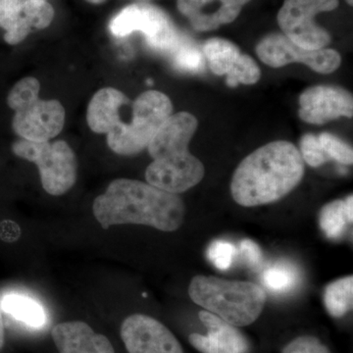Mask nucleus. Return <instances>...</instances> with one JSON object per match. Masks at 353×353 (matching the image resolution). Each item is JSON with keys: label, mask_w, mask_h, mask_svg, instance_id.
I'll list each match as a JSON object with an SVG mask.
<instances>
[{"label": "nucleus", "mask_w": 353, "mask_h": 353, "mask_svg": "<svg viewBox=\"0 0 353 353\" xmlns=\"http://www.w3.org/2000/svg\"><path fill=\"white\" fill-rule=\"evenodd\" d=\"M92 211L103 229L136 224L174 232L182 226L185 208L178 194L141 181L117 179L94 199Z\"/></svg>", "instance_id": "obj_1"}, {"label": "nucleus", "mask_w": 353, "mask_h": 353, "mask_svg": "<svg viewBox=\"0 0 353 353\" xmlns=\"http://www.w3.org/2000/svg\"><path fill=\"white\" fill-rule=\"evenodd\" d=\"M304 171V161L296 146L287 141H272L239 164L232 178V196L245 208L273 203L299 185Z\"/></svg>", "instance_id": "obj_2"}, {"label": "nucleus", "mask_w": 353, "mask_h": 353, "mask_svg": "<svg viewBox=\"0 0 353 353\" xmlns=\"http://www.w3.org/2000/svg\"><path fill=\"white\" fill-rule=\"evenodd\" d=\"M197 127L199 121L189 112L174 114L165 121L148 146L153 159L145 171L150 185L178 194L201 182L205 168L189 150Z\"/></svg>", "instance_id": "obj_3"}, {"label": "nucleus", "mask_w": 353, "mask_h": 353, "mask_svg": "<svg viewBox=\"0 0 353 353\" xmlns=\"http://www.w3.org/2000/svg\"><path fill=\"white\" fill-rule=\"evenodd\" d=\"M192 301L234 327L253 324L263 311L266 294L252 282L196 276L190 282Z\"/></svg>", "instance_id": "obj_4"}, {"label": "nucleus", "mask_w": 353, "mask_h": 353, "mask_svg": "<svg viewBox=\"0 0 353 353\" xmlns=\"http://www.w3.org/2000/svg\"><path fill=\"white\" fill-rule=\"evenodd\" d=\"M173 104L166 94L157 90L143 92L132 105L131 123L122 121L108 134V143L112 152L131 157L148 148L158 130L168 119Z\"/></svg>", "instance_id": "obj_5"}, {"label": "nucleus", "mask_w": 353, "mask_h": 353, "mask_svg": "<svg viewBox=\"0 0 353 353\" xmlns=\"http://www.w3.org/2000/svg\"><path fill=\"white\" fill-rule=\"evenodd\" d=\"M12 150L18 157L37 164L41 185L51 196H62L75 185L78 161L66 141L38 143L21 139L13 143Z\"/></svg>", "instance_id": "obj_6"}, {"label": "nucleus", "mask_w": 353, "mask_h": 353, "mask_svg": "<svg viewBox=\"0 0 353 353\" xmlns=\"http://www.w3.org/2000/svg\"><path fill=\"white\" fill-rule=\"evenodd\" d=\"M339 0H285L278 13V24L292 43L306 50H320L331 43L328 32L319 27L315 17L338 8Z\"/></svg>", "instance_id": "obj_7"}, {"label": "nucleus", "mask_w": 353, "mask_h": 353, "mask_svg": "<svg viewBox=\"0 0 353 353\" xmlns=\"http://www.w3.org/2000/svg\"><path fill=\"white\" fill-rule=\"evenodd\" d=\"M110 31L119 38L143 32L148 46L158 51H171L180 41L170 17L159 7L148 3L125 7L111 21Z\"/></svg>", "instance_id": "obj_8"}, {"label": "nucleus", "mask_w": 353, "mask_h": 353, "mask_svg": "<svg viewBox=\"0 0 353 353\" xmlns=\"http://www.w3.org/2000/svg\"><path fill=\"white\" fill-rule=\"evenodd\" d=\"M257 57L272 68H281L292 63L306 65L320 74H331L341 66V57L331 48L306 50L292 43L284 34H267L255 48Z\"/></svg>", "instance_id": "obj_9"}, {"label": "nucleus", "mask_w": 353, "mask_h": 353, "mask_svg": "<svg viewBox=\"0 0 353 353\" xmlns=\"http://www.w3.org/2000/svg\"><path fill=\"white\" fill-rule=\"evenodd\" d=\"M48 0H0V28L11 46L22 43L32 30L48 28L54 18Z\"/></svg>", "instance_id": "obj_10"}, {"label": "nucleus", "mask_w": 353, "mask_h": 353, "mask_svg": "<svg viewBox=\"0 0 353 353\" xmlns=\"http://www.w3.org/2000/svg\"><path fill=\"white\" fill-rule=\"evenodd\" d=\"M121 338L129 353H185L175 334L148 315L127 317L121 326Z\"/></svg>", "instance_id": "obj_11"}, {"label": "nucleus", "mask_w": 353, "mask_h": 353, "mask_svg": "<svg viewBox=\"0 0 353 353\" xmlns=\"http://www.w3.org/2000/svg\"><path fill=\"white\" fill-rule=\"evenodd\" d=\"M299 117L309 124L322 125L353 115L352 94L345 88L334 85L306 88L299 97Z\"/></svg>", "instance_id": "obj_12"}, {"label": "nucleus", "mask_w": 353, "mask_h": 353, "mask_svg": "<svg viewBox=\"0 0 353 353\" xmlns=\"http://www.w3.org/2000/svg\"><path fill=\"white\" fill-rule=\"evenodd\" d=\"M65 109L58 101H38L15 111L14 132L21 139L44 143L55 138L63 130Z\"/></svg>", "instance_id": "obj_13"}, {"label": "nucleus", "mask_w": 353, "mask_h": 353, "mask_svg": "<svg viewBox=\"0 0 353 353\" xmlns=\"http://www.w3.org/2000/svg\"><path fill=\"white\" fill-rule=\"evenodd\" d=\"M250 0H178V10L197 32H209L230 24Z\"/></svg>", "instance_id": "obj_14"}, {"label": "nucleus", "mask_w": 353, "mask_h": 353, "mask_svg": "<svg viewBox=\"0 0 353 353\" xmlns=\"http://www.w3.org/2000/svg\"><path fill=\"white\" fill-rule=\"evenodd\" d=\"M199 319L208 334H190V345L201 353H248V341L234 327L208 311H201Z\"/></svg>", "instance_id": "obj_15"}, {"label": "nucleus", "mask_w": 353, "mask_h": 353, "mask_svg": "<svg viewBox=\"0 0 353 353\" xmlns=\"http://www.w3.org/2000/svg\"><path fill=\"white\" fill-rule=\"evenodd\" d=\"M59 353H116L104 334L95 333L87 323H59L51 331Z\"/></svg>", "instance_id": "obj_16"}, {"label": "nucleus", "mask_w": 353, "mask_h": 353, "mask_svg": "<svg viewBox=\"0 0 353 353\" xmlns=\"http://www.w3.org/2000/svg\"><path fill=\"white\" fill-rule=\"evenodd\" d=\"M129 99L120 90L104 88L95 92L88 104L87 121L88 127L97 134L112 132L121 122L120 108Z\"/></svg>", "instance_id": "obj_17"}, {"label": "nucleus", "mask_w": 353, "mask_h": 353, "mask_svg": "<svg viewBox=\"0 0 353 353\" xmlns=\"http://www.w3.org/2000/svg\"><path fill=\"white\" fill-rule=\"evenodd\" d=\"M353 221V196H348L345 201H334L323 206L320 210V228L327 238L336 240L341 238L347 224Z\"/></svg>", "instance_id": "obj_18"}, {"label": "nucleus", "mask_w": 353, "mask_h": 353, "mask_svg": "<svg viewBox=\"0 0 353 353\" xmlns=\"http://www.w3.org/2000/svg\"><path fill=\"white\" fill-rule=\"evenodd\" d=\"M0 306L4 312L12 316L14 319L32 328H41L46 323V311L43 306L24 294H6L1 299Z\"/></svg>", "instance_id": "obj_19"}, {"label": "nucleus", "mask_w": 353, "mask_h": 353, "mask_svg": "<svg viewBox=\"0 0 353 353\" xmlns=\"http://www.w3.org/2000/svg\"><path fill=\"white\" fill-rule=\"evenodd\" d=\"M202 52L208 60L209 69L218 76H227L241 54L236 44L221 38L206 41Z\"/></svg>", "instance_id": "obj_20"}, {"label": "nucleus", "mask_w": 353, "mask_h": 353, "mask_svg": "<svg viewBox=\"0 0 353 353\" xmlns=\"http://www.w3.org/2000/svg\"><path fill=\"white\" fill-rule=\"evenodd\" d=\"M325 307L332 317L341 318L352 309L353 277L347 276L327 285L324 292Z\"/></svg>", "instance_id": "obj_21"}, {"label": "nucleus", "mask_w": 353, "mask_h": 353, "mask_svg": "<svg viewBox=\"0 0 353 353\" xmlns=\"http://www.w3.org/2000/svg\"><path fill=\"white\" fill-rule=\"evenodd\" d=\"M299 273L296 267L287 261L277 262L265 269L262 283L274 294H285L299 284Z\"/></svg>", "instance_id": "obj_22"}, {"label": "nucleus", "mask_w": 353, "mask_h": 353, "mask_svg": "<svg viewBox=\"0 0 353 353\" xmlns=\"http://www.w3.org/2000/svg\"><path fill=\"white\" fill-rule=\"evenodd\" d=\"M172 61L176 69L188 73H199L205 67V57L199 46L189 41H179L171 50Z\"/></svg>", "instance_id": "obj_23"}, {"label": "nucleus", "mask_w": 353, "mask_h": 353, "mask_svg": "<svg viewBox=\"0 0 353 353\" xmlns=\"http://www.w3.org/2000/svg\"><path fill=\"white\" fill-rule=\"evenodd\" d=\"M41 85L36 78L27 77L16 83L7 97V104L14 111L31 105L38 101Z\"/></svg>", "instance_id": "obj_24"}, {"label": "nucleus", "mask_w": 353, "mask_h": 353, "mask_svg": "<svg viewBox=\"0 0 353 353\" xmlns=\"http://www.w3.org/2000/svg\"><path fill=\"white\" fill-rule=\"evenodd\" d=\"M261 78V70L250 55L241 54L233 69L227 75L226 83L230 88L243 85H254Z\"/></svg>", "instance_id": "obj_25"}, {"label": "nucleus", "mask_w": 353, "mask_h": 353, "mask_svg": "<svg viewBox=\"0 0 353 353\" xmlns=\"http://www.w3.org/2000/svg\"><path fill=\"white\" fill-rule=\"evenodd\" d=\"M323 150L328 155L330 160L334 159L343 165H352L353 150L352 146L341 141L338 137L330 132H322L318 136Z\"/></svg>", "instance_id": "obj_26"}, {"label": "nucleus", "mask_w": 353, "mask_h": 353, "mask_svg": "<svg viewBox=\"0 0 353 353\" xmlns=\"http://www.w3.org/2000/svg\"><path fill=\"white\" fill-rule=\"evenodd\" d=\"M236 255L238 250L236 246L227 241H214L209 245L208 250L209 261L221 271H226L231 268Z\"/></svg>", "instance_id": "obj_27"}, {"label": "nucleus", "mask_w": 353, "mask_h": 353, "mask_svg": "<svg viewBox=\"0 0 353 353\" xmlns=\"http://www.w3.org/2000/svg\"><path fill=\"white\" fill-rule=\"evenodd\" d=\"M301 152L304 163L311 167H319L330 160L328 155L323 150L318 136L312 134H304L301 139Z\"/></svg>", "instance_id": "obj_28"}, {"label": "nucleus", "mask_w": 353, "mask_h": 353, "mask_svg": "<svg viewBox=\"0 0 353 353\" xmlns=\"http://www.w3.org/2000/svg\"><path fill=\"white\" fill-rule=\"evenodd\" d=\"M282 353H331V352L316 336H301L285 345Z\"/></svg>", "instance_id": "obj_29"}, {"label": "nucleus", "mask_w": 353, "mask_h": 353, "mask_svg": "<svg viewBox=\"0 0 353 353\" xmlns=\"http://www.w3.org/2000/svg\"><path fill=\"white\" fill-rule=\"evenodd\" d=\"M240 252L250 266L259 267L263 261L261 248L255 241L248 240V239L241 241Z\"/></svg>", "instance_id": "obj_30"}, {"label": "nucleus", "mask_w": 353, "mask_h": 353, "mask_svg": "<svg viewBox=\"0 0 353 353\" xmlns=\"http://www.w3.org/2000/svg\"><path fill=\"white\" fill-rule=\"evenodd\" d=\"M6 343V332H4L3 318H2L1 306H0V352Z\"/></svg>", "instance_id": "obj_31"}, {"label": "nucleus", "mask_w": 353, "mask_h": 353, "mask_svg": "<svg viewBox=\"0 0 353 353\" xmlns=\"http://www.w3.org/2000/svg\"><path fill=\"white\" fill-rule=\"evenodd\" d=\"M85 1L90 2V3L92 4H101L104 3L106 0H85Z\"/></svg>", "instance_id": "obj_32"}, {"label": "nucleus", "mask_w": 353, "mask_h": 353, "mask_svg": "<svg viewBox=\"0 0 353 353\" xmlns=\"http://www.w3.org/2000/svg\"><path fill=\"white\" fill-rule=\"evenodd\" d=\"M347 1V3L348 6H353V0H345Z\"/></svg>", "instance_id": "obj_33"}]
</instances>
